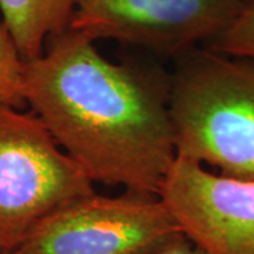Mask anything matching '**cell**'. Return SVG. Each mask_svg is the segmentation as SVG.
Returning a JSON list of instances; mask_svg holds the SVG:
<instances>
[{
    "label": "cell",
    "mask_w": 254,
    "mask_h": 254,
    "mask_svg": "<svg viewBox=\"0 0 254 254\" xmlns=\"http://www.w3.org/2000/svg\"><path fill=\"white\" fill-rule=\"evenodd\" d=\"M76 0H0L3 23L23 60L43 54L50 37L69 27Z\"/></svg>",
    "instance_id": "cell-7"
},
{
    "label": "cell",
    "mask_w": 254,
    "mask_h": 254,
    "mask_svg": "<svg viewBox=\"0 0 254 254\" xmlns=\"http://www.w3.org/2000/svg\"><path fill=\"white\" fill-rule=\"evenodd\" d=\"M249 0H76L69 27L167 53H185L223 33Z\"/></svg>",
    "instance_id": "cell-5"
},
{
    "label": "cell",
    "mask_w": 254,
    "mask_h": 254,
    "mask_svg": "<svg viewBox=\"0 0 254 254\" xmlns=\"http://www.w3.org/2000/svg\"><path fill=\"white\" fill-rule=\"evenodd\" d=\"M208 47L223 54L254 60V0L247 1L236 20L209 41Z\"/></svg>",
    "instance_id": "cell-9"
},
{
    "label": "cell",
    "mask_w": 254,
    "mask_h": 254,
    "mask_svg": "<svg viewBox=\"0 0 254 254\" xmlns=\"http://www.w3.org/2000/svg\"><path fill=\"white\" fill-rule=\"evenodd\" d=\"M151 254H205V252L200 250L198 246L193 242H190V239L182 233L178 237H175L173 242H170L168 245H165L160 250Z\"/></svg>",
    "instance_id": "cell-10"
},
{
    "label": "cell",
    "mask_w": 254,
    "mask_h": 254,
    "mask_svg": "<svg viewBox=\"0 0 254 254\" xmlns=\"http://www.w3.org/2000/svg\"><path fill=\"white\" fill-rule=\"evenodd\" d=\"M182 235L160 195H91L54 210L13 254H151Z\"/></svg>",
    "instance_id": "cell-4"
},
{
    "label": "cell",
    "mask_w": 254,
    "mask_h": 254,
    "mask_svg": "<svg viewBox=\"0 0 254 254\" xmlns=\"http://www.w3.org/2000/svg\"><path fill=\"white\" fill-rule=\"evenodd\" d=\"M160 196L205 254H254V180L210 173L177 155Z\"/></svg>",
    "instance_id": "cell-6"
},
{
    "label": "cell",
    "mask_w": 254,
    "mask_h": 254,
    "mask_svg": "<svg viewBox=\"0 0 254 254\" xmlns=\"http://www.w3.org/2000/svg\"><path fill=\"white\" fill-rule=\"evenodd\" d=\"M93 192L41 119L0 103V252L13 253L43 219Z\"/></svg>",
    "instance_id": "cell-3"
},
{
    "label": "cell",
    "mask_w": 254,
    "mask_h": 254,
    "mask_svg": "<svg viewBox=\"0 0 254 254\" xmlns=\"http://www.w3.org/2000/svg\"><path fill=\"white\" fill-rule=\"evenodd\" d=\"M170 113L178 157L254 180V60L190 53L171 83Z\"/></svg>",
    "instance_id": "cell-2"
},
{
    "label": "cell",
    "mask_w": 254,
    "mask_h": 254,
    "mask_svg": "<svg viewBox=\"0 0 254 254\" xmlns=\"http://www.w3.org/2000/svg\"><path fill=\"white\" fill-rule=\"evenodd\" d=\"M170 91L68 27L26 63L24 100L92 182L160 195L177 158Z\"/></svg>",
    "instance_id": "cell-1"
},
{
    "label": "cell",
    "mask_w": 254,
    "mask_h": 254,
    "mask_svg": "<svg viewBox=\"0 0 254 254\" xmlns=\"http://www.w3.org/2000/svg\"><path fill=\"white\" fill-rule=\"evenodd\" d=\"M0 254H13V253H3V252H0Z\"/></svg>",
    "instance_id": "cell-11"
},
{
    "label": "cell",
    "mask_w": 254,
    "mask_h": 254,
    "mask_svg": "<svg viewBox=\"0 0 254 254\" xmlns=\"http://www.w3.org/2000/svg\"><path fill=\"white\" fill-rule=\"evenodd\" d=\"M24 68L26 61L9 28L0 23V103L23 108L24 100Z\"/></svg>",
    "instance_id": "cell-8"
}]
</instances>
